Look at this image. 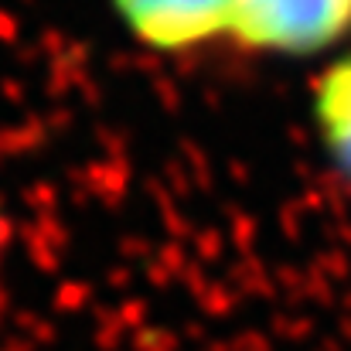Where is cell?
Wrapping results in <instances>:
<instances>
[{
    "label": "cell",
    "mask_w": 351,
    "mask_h": 351,
    "mask_svg": "<svg viewBox=\"0 0 351 351\" xmlns=\"http://www.w3.org/2000/svg\"><path fill=\"white\" fill-rule=\"evenodd\" d=\"M351 34V0H232L226 41L252 55L311 58Z\"/></svg>",
    "instance_id": "cell-1"
},
{
    "label": "cell",
    "mask_w": 351,
    "mask_h": 351,
    "mask_svg": "<svg viewBox=\"0 0 351 351\" xmlns=\"http://www.w3.org/2000/svg\"><path fill=\"white\" fill-rule=\"evenodd\" d=\"M314 126L328 160L351 181V55H341L317 75Z\"/></svg>",
    "instance_id": "cell-3"
},
{
    "label": "cell",
    "mask_w": 351,
    "mask_h": 351,
    "mask_svg": "<svg viewBox=\"0 0 351 351\" xmlns=\"http://www.w3.org/2000/svg\"><path fill=\"white\" fill-rule=\"evenodd\" d=\"M133 41L160 55L226 41L232 0H110Z\"/></svg>",
    "instance_id": "cell-2"
}]
</instances>
